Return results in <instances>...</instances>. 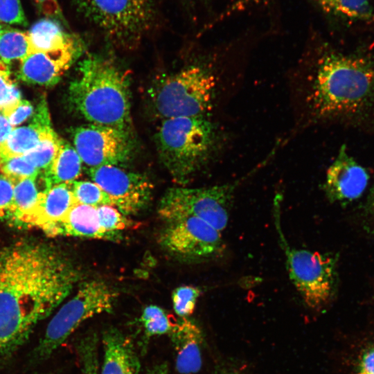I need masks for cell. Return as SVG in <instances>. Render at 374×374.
<instances>
[{
	"mask_svg": "<svg viewBox=\"0 0 374 374\" xmlns=\"http://www.w3.org/2000/svg\"><path fill=\"white\" fill-rule=\"evenodd\" d=\"M60 141V138L53 132L23 156L39 171V174H44L49 169L55 157Z\"/></svg>",
	"mask_w": 374,
	"mask_h": 374,
	"instance_id": "25",
	"label": "cell"
},
{
	"mask_svg": "<svg viewBox=\"0 0 374 374\" xmlns=\"http://www.w3.org/2000/svg\"><path fill=\"white\" fill-rule=\"evenodd\" d=\"M71 82L72 107L90 124L131 132V102L127 75L109 59L89 55L78 66Z\"/></svg>",
	"mask_w": 374,
	"mask_h": 374,
	"instance_id": "3",
	"label": "cell"
},
{
	"mask_svg": "<svg viewBox=\"0 0 374 374\" xmlns=\"http://www.w3.org/2000/svg\"><path fill=\"white\" fill-rule=\"evenodd\" d=\"M36 179L27 178L14 185L13 210L9 220L26 225L40 193L37 187Z\"/></svg>",
	"mask_w": 374,
	"mask_h": 374,
	"instance_id": "23",
	"label": "cell"
},
{
	"mask_svg": "<svg viewBox=\"0 0 374 374\" xmlns=\"http://www.w3.org/2000/svg\"><path fill=\"white\" fill-rule=\"evenodd\" d=\"M169 369L166 362L153 365L147 370L146 374H168Z\"/></svg>",
	"mask_w": 374,
	"mask_h": 374,
	"instance_id": "42",
	"label": "cell"
},
{
	"mask_svg": "<svg viewBox=\"0 0 374 374\" xmlns=\"http://www.w3.org/2000/svg\"><path fill=\"white\" fill-rule=\"evenodd\" d=\"M71 183L55 184L41 191L26 226H37L50 235L76 203Z\"/></svg>",
	"mask_w": 374,
	"mask_h": 374,
	"instance_id": "16",
	"label": "cell"
},
{
	"mask_svg": "<svg viewBox=\"0 0 374 374\" xmlns=\"http://www.w3.org/2000/svg\"><path fill=\"white\" fill-rule=\"evenodd\" d=\"M263 1L265 0H237L222 14L220 19H222L230 15L234 14L235 12L244 10L247 8L257 5Z\"/></svg>",
	"mask_w": 374,
	"mask_h": 374,
	"instance_id": "38",
	"label": "cell"
},
{
	"mask_svg": "<svg viewBox=\"0 0 374 374\" xmlns=\"http://www.w3.org/2000/svg\"><path fill=\"white\" fill-rule=\"evenodd\" d=\"M241 180L204 188H169L158 206V213L167 222L193 216L220 232L228 225L233 199Z\"/></svg>",
	"mask_w": 374,
	"mask_h": 374,
	"instance_id": "9",
	"label": "cell"
},
{
	"mask_svg": "<svg viewBox=\"0 0 374 374\" xmlns=\"http://www.w3.org/2000/svg\"><path fill=\"white\" fill-rule=\"evenodd\" d=\"M82 45L49 51L36 52L20 62L19 78L30 84H56L78 57Z\"/></svg>",
	"mask_w": 374,
	"mask_h": 374,
	"instance_id": "14",
	"label": "cell"
},
{
	"mask_svg": "<svg viewBox=\"0 0 374 374\" xmlns=\"http://www.w3.org/2000/svg\"><path fill=\"white\" fill-rule=\"evenodd\" d=\"M1 23L0 22V36H1V32H2V30H3V28H2V26L1 24Z\"/></svg>",
	"mask_w": 374,
	"mask_h": 374,
	"instance_id": "43",
	"label": "cell"
},
{
	"mask_svg": "<svg viewBox=\"0 0 374 374\" xmlns=\"http://www.w3.org/2000/svg\"><path fill=\"white\" fill-rule=\"evenodd\" d=\"M217 85L212 69L192 64L166 75L151 89L152 107L163 120L205 116L212 109Z\"/></svg>",
	"mask_w": 374,
	"mask_h": 374,
	"instance_id": "5",
	"label": "cell"
},
{
	"mask_svg": "<svg viewBox=\"0 0 374 374\" xmlns=\"http://www.w3.org/2000/svg\"><path fill=\"white\" fill-rule=\"evenodd\" d=\"M222 137L218 126L205 115L162 120L155 141L172 179L186 184L216 155Z\"/></svg>",
	"mask_w": 374,
	"mask_h": 374,
	"instance_id": "4",
	"label": "cell"
},
{
	"mask_svg": "<svg viewBox=\"0 0 374 374\" xmlns=\"http://www.w3.org/2000/svg\"><path fill=\"white\" fill-rule=\"evenodd\" d=\"M97 211L101 227L117 238L119 236V231L136 225L114 206L103 205L97 207Z\"/></svg>",
	"mask_w": 374,
	"mask_h": 374,
	"instance_id": "30",
	"label": "cell"
},
{
	"mask_svg": "<svg viewBox=\"0 0 374 374\" xmlns=\"http://www.w3.org/2000/svg\"><path fill=\"white\" fill-rule=\"evenodd\" d=\"M48 374H55V373H48Z\"/></svg>",
	"mask_w": 374,
	"mask_h": 374,
	"instance_id": "44",
	"label": "cell"
},
{
	"mask_svg": "<svg viewBox=\"0 0 374 374\" xmlns=\"http://www.w3.org/2000/svg\"><path fill=\"white\" fill-rule=\"evenodd\" d=\"M14 184L2 176L0 177V218L10 219L13 210Z\"/></svg>",
	"mask_w": 374,
	"mask_h": 374,
	"instance_id": "35",
	"label": "cell"
},
{
	"mask_svg": "<svg viewBox=\"0 0 374 374\" xmlns=\"http://www.w3.org/2000/svg\"><path fill=\"white\" fill-rule=\"evenodd\" d=\"M159 242L167 251L193 260L216 258L224 251L222 233L195 217L168 222Z\"/></svg>",
	"mask_w": 374,
	"mask_h": 374,
	"instance_id": "11",
	"label": "cell"
},
{
	"mask_svg": "<svg viewBox=\"0 0 374 374\" xmlns=\"http://www.w3.org/2000/svg\"><path fill=\"white\" fill-rule=\"evenodd\" d=\"M366 209L374 230V184L368 195Z\"/></svg>",
	"mask_w": 374,
	"mask_h": 374,
	"instance_id": "40",
	"label": "cell"
},
{
	"mask_svg": "<svg viewBox=\"0 0 374 374\" xmlns=\"http://www.w3.org/2000/svg\"><path fill=\"white\" fill-rule=\"evenodd\" d=\"M79 278L70 260L48 245L19 242L0 251V357L26 341Z\"/></svg>",
	"mask_w": 374,
	"mask_h": 374,
	"instance_id": "1",
	"label": "cell"
},
{
	"mask_svg": "<svg viewBox=\"0 0 374 374\" xmlns=\"http://www.w3.org/2000/svg\"><path fill=\"white\" fill-rule=\"evenodd\" d=\"M116 293L100 280L84 282L74 296L64 303L49 321L35 353L49 357L86 320L104 312L110 313Z\"/></svg>",
	"mask_w": 374,
	"mask_h": 374,
	"instance_id": "8",
	"label": "cell"
},
{
	"mask_svg": "<svg viewBox=\"0 0 374 374\" xmlns=\"http://www.w3.org/2000/svg\"><path fill=\"white\" fill-rule=\"evenodd\" d=\"M82 161L76 150L60 138L58 150L49 168L42 175L45 188L62 184L71 183L80 176Z\"/></svg>",
	"mask_w": 374,
	"mask_h": 374,
	"instance_id": "21",
	"label": "cell"
},
{
	"mask_svg": "<svg viewBox=\"0 0 374 374\" xmlns=\"http://www.w3.org/2000/svg\"><path fill=\"white\" fill-rule=\"evenodd\" d=\"M140 321L144 331L143 341L154 336L168 335L174 323L161 308L154 305L144 308Z\"/></svg>",
	"mask_w": 374,
	"mask_h": 374,
	"instance_id": "26",
	"label": "cell"
},
{
	"mask_svg": "<svg viewBox=\"0 0 374 374\" xmlns=\"http://www.w3.org/2000/svg\"><path fill=\"white\" fill-rule=\"evenodd\" d=\"M89 174L126 216L139 213L151 199L153 185L143 175L112 165L89 168Z\"/></svg>",
	"mask_w": 374,
	"mask_h": 374,
	"instance_id": "12",
	"label": "cell"
},
{
	"mask_svg": "<svg viewBox=\"0 0 374 374\" xmlns=\"http://www.w3.org/2000/svg\"><path fill=\"white\" fill-rule=\"evenodd\" d=\"M306 102L317 120L365 119L374 110V58L326 52L313 66Z\"/></svg>",
	"mask_w": 374,
	"mask_h": 374,
	"instance_id": "2",
	"label": "cell"
},
{
	"mask_svg": "<svg viewBox=\"0 0 374 374\" xmlns=\"http://www.w3.org/2000/svg\"><path fill=\"white\" fill-rule=\"evenodd\" d=\"M213 374H242L238 368L224 364L217 365Z\"/></svg>",
	"mask_w": 374,
	"mask_h": 374,
	"instance_id": "41",
	"label": "cell"
},
{
	"mask_svg": "<svg viewBox=\"0 0 374 374\" xmlns=\"http://www.w3.org/2000/svg\"><path fill=\"white\" fill-rule=\"evenodd\" d=\"M50 235L75 236L100 240H117L100 225L97 207L75 203Z\"/></svg>",
	"mask_w": 374,
	"mask_h": 374,
	"instance_id": "19",
	"label": "cell"
},
{
	"mask_svg": "<svg viewBox=\"0 0 374 374\" xmlns=\"http://www.w3.org/2000/svg\"><path fill=\"white\" fill-rule=\"evenodd\" d=\"M356 374H374V346L363 351L358 359Z\"/></svg>",
	"mask_w": 374,
	"mask_h": 374,
	"instance_id": "37",
	"label": "cell"
},
{
	"mask_svg": "<svg viewBox=\"0 0 374 374\" xmlns=\"http://www.w3.org/2000/svg\"><path fill=\"white\" fill-rule=\"evenodd\" d=\"M368 181L366 169L348 153L343 145L327 170L323 189L330 202L344 204L361 197Z\"/></svg>",
	"mask_w": 374,
	"mask_h": 374,
	"instance_id": "13",
	"label": "cell"
},
{
	"mask_svg": "<svg viewBox=\"0 0 374 374\" xmlns=\"http://www.w3.org/2000/svg\"><path fill=\"white\" fill-rule=\"evenodd\" d=\"M168 336L175 353V367L179 374H195L202 366L204 335L200 327L188 317L174 322Z\"/></svg>",
	"mask_w": 374,
	"mask_h": 374,
	"instance_id": "15",
	"label": "cell"
},
{
	"mask_svg": "<svg viewBox=\"0 0 374 374\" xmlns=\"http://www.w3.org/2000/svg\"><path fill=\"white\" fill-rule=\"evenodd\" d=\"M14 127L10 125L8 118L0 112V147L7 139Z\"/></svg>",
	"mask_w": 374,
	"mask_h": 374,
	"instance_id": "39",
	"label": "cell"
},
{
	"mask_svg": "<svg viewBox=\"0 0 374 374\" xmlns=\"http://www.w3.org/2000/svg\"><path fill=\"white\" fill-rule=\"evenodd\" d=\"M33 53L82 45L76 36L66 32L61 24L44 18L28 31Z\"/></svg>",
	"mask_w": 374,
	"mask_h": 374,
	"instance_id": "20",
	"label": "cell"
},
{
	"mask_svg": "<svg viewBox=\"0 0 374 374\" xmlns=\"http://www.w3.org/2000/svg\"><path fill=\"white\" fill-rule=\"evenodd\" d=\"M201 290L196 287L186 285L176 288L172 295L173 308L179 317H188L195 308Z\"/></svg>",
	"mask_w": 374,
	"mask_h": 374,
	"instance_id": "31",
	"label": "cell"
},
{
	"mask_svg": "<svg viewBox=\"0 0 374 374\" xmlns=\"http://www.w3.org/2000/svg\"><path fill=\"white\" fill-rule=\"evenodd\" d=\"M33 53L28 31L12 27L3 28L0 36V61L9 64L21 62Z\"/></svg>",
	"mask_w": 374,
	"mask_h": 374,
	"instance_id": "22",
	"label": "cell"
},
{
	"mask_svg": "<svg viewBox=\"0 0 374 374\" xmlns=\"http://www.w3.org/2000/svg\"><path fill=\"white\" fill-rule=\"evenodd\" d=\"M279 202L277 196L274 201V223L290 279L308 307L322 309L335 292L337 258L328 253L291 247L281 231Z\"/></svg>",
	"mask_w": 374,
	"mask_h": 374,
	"instance_id": "6",
	"label": "cell"
},
{
	"mask_svg": "<svg viewBox=\"0 0 374 374\" xmlns=\"http://www.w3.org/2000/svg\"><path fill=\"white\" fill-rule=\"evenodd\" d=\"M0 22L8 25H27L20 0H0Z\"/></svg>",
	"mask_w": 374,
	"mask_h": 374,
	"instance_id": "33",
	"label": "cell"
},
{
	"mask_svg": "<svg viewBox=\"0 0 374 374\" xmlns=\"http://www.w3.org/2000/svg\"><path fill=\"white\" fill-rule=\"evenodd\" d=\"M72 135L73 147L89 168L118 166L133 152L131 132L113 127L89 123L75 127Z\"/></svg>",
	"mask_w": 374,
	"mask_h": 374,
	"instance_id": "10",
	"label": "cell"
},
{
	"mask_svg": "<svg viewBox=\"0 0 374 374\" xmlns=\"http://www.w3.org/2000/svg\"><path fill=\"white\" fill-rule=\"evenodd\" d=\"M76 203L98 207L114 204L109 195L93 181H74L71 183Z\"/></svg>",
	"mask_w": 374,
	"mask_h": 374,
	"instance_id": "27",
	"label": "cell"
},
{
	"mask_svg": "<svg viewBox=\"0 0 374 374\" xmlns=\"http://www.w3.org/2000/svg\"><path fill=\"white\" fill-rule=\"evenodd\" d=\"M0 170L3 176L14 185L27 178H37L39 171L24 156H15L1 159Z\"/></svg>",
	"mask_w": 374,
	"mask_h": 374,
	"instance_id": "29",
	"label": "cell"
},
{
	"mask_svg": "<svg viewBox=\"0 0 374 374\" xmlns=\"http://www.w3.org/2000/svg\"><path fill=\"white\" fill-rule=\"evenodd\" d=\"M1 62V61H0V62Z\"/></svg>",
	"mask_w": 374,
	"mask_h": 374,
	"instance_id": "46",
	"label": "cell"
},
{
	"mask_svg": "<svg viewBox=\"0 0 374 374\" xmlns=\"http://www.w3.org/2000/svg\"><path fill=\"white\" fill-rule=\"evenodd\" d=\"M38 12L46 18L66 24V20L57 0H32Z\"/></svg>",
	"mask_w": 374,
	"mask_h": 374,
	"instance_id": "36",
	"label": "cell"
},
{
	"mask_svg": "<svg viewBox=\"0 0 374 374\" xmlns=\"http://www.w3.org/2000/svg\"><path fill=\"white\" fill-rule=\"evenodd\" d=\"M103 364L99 374H139V357L131 339L109 327L102 334Z\"/></svg>",
	"mask_w": 374,
	"mask_h": 374,
	"instance_id": "17",
	"label": "cell"
},
{
	"mask_svg": "<svg viewBox=\"0 0 374 374\" xmlns=\"http://www.w3.org/2000/svg\"><path fill=\"white\" fill-rule=\"evenodd\" d=\"M0 163H1V158H0Z\"/></svg>",
	"mask_w": 374,
	"mask_h": 374,
	"instance_id": "45",
	"label": "cell"
},
{
	"mask_svg": "<svg viewBox=\"0 0 374 374\" xmlns=\"http://www.w3.org/2000/svg\"><path fill=\"white\" fill-rule=\"evenodd\" d=\"M85 19L114 43L130 46L153 26L156 10L152 0H71Z\"/></svg>",
	"mask_w": 374,
	"mask_h": 374,
	"instance_id": "7",
	"label": "cell"
},
{
	"mask_svg": "<svg viewBox=\"0 0 374 374\" xmlns=\"http://www.w3.org/2000/svg\"><path fill=\"white\" fill-rule=\"evenodd\" d=\"M53 132L47 104L43 99L33 114L30 123L28 126L13 129L1 145V161L10 157L24 155Z\"/></svg>",
	"mask_w": 374,
	"mask_h": 374,
	"instance_id": "18",
	"label": "cell"
},
{
	"mask_svg": "<svg viewBox=\"0 0 374 374\" xmlns=\"http://www.w3.org/2000/svg\"><path fill=\"white\" fill-rule=\"evenodd\" d=\"M98 343L97 335L89 332L81 337L76 345L82 374H99Z\"/></svg>",
	"mask_w": 374,
	"mask_h": 374,
	"instance_id": "28",
	"label": "cell"
},
{
	"mask_svg": "<svg viewBox=\"0 0 374 374\" xmlns=\"http://www.w3.org/2000/svg\"><path fill=\"white\" fill-rule=\"evenodd\" d=\"M21 100L19 89L11 79L6 64L0 62V112Z\"/></svg>",
	"mask_w": 374,
	"mask_h": 374,
	"instance_id": "32",
	"label": "cell"
},
{
	"mask_svg": "<svg viewBox=\"0 0 374 374\" xmlns=\"http://www.w3.org/2000/svg\"><path fill=\"white\" fill-rule=\"evenodd\" d=\"M326 12L349 19H368L371 0H314Z\"/></svg>",
	"mask_w": 374,
	"mask_h": 374,
	"instance_id": "24",
	"label": "cell"
},
{
	"mask_svg": "<svg viewBox=\"0 0 374 374\" xmlns=\"http://www.w3.org/2000/svg\"><path fill=\"white\" fill-rule=\"evenodd\" d=\"M33 112L32 105L28 101L21 99L1 112L8 118L10 125L14 127L27 120L33 115Z\"/></svg>",
	"mask_w": 374,
	"mask_h": 374,
	"instance_id": "34",
	"label": "cell"
}]
</instances>
